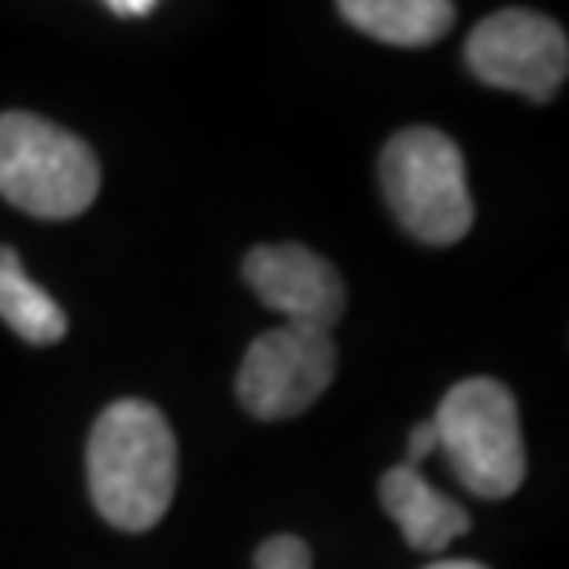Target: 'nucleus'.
Here are the masks:
<instances>
[{
	"mask_svg": "<svg viewBox=\"0 0 569 569\" xmlns=\"http://www.w3.org/2000/svg\"><path fill=\"white\" fill-rule=\"evenodd\" d=\"M86 470L100 518L122 532H148L174 499V429L156 403L116 400L89 432Z\"/></svg>",
	"mask_w": 569,
	"mask_h": 569,
	"instance_id": "f257e3e1",
	"label": "nucleus"
},
{
	"mask_svg": "<svg viewBox=\"0 0 569 569\" xmlns=\"http://www.w3.org/2000/svg\"><path fill=\"white\" fill-rule=\"evenodd\" d=\"M100 192L97 152L30 111L0 116V197L44 222L78 219Z\"/></svg>",
	"mask_w": 569,
	"mask_h": 569,
	"instance_id": "f03ea898",
	"label": "nucleus"
},
{
	"mask_svg": "<svg viewBox=\"0 0 569 569\" xmlns=\"http://www.w3.org/2000/svg\"><path fill=\"white\" fill-rule=\"evenodd\" d=\"M437 448L455 477L481 499H507L526 481V440L518 403L503 381L466 378L443 396L432 418Z\"/></svg>",
	"mask_w": 569,
	"mask_h": 569,
	"instance_id": "7ed1b4c3",
	"label": "nucleus"
},
{
	"mask_svg": "<svg viewBox=\"0 0 569 569\" xmlns=\"http://www.w3.org/2000/svg\"><path fill=\"white\" fill-rule=\"evenodd\" d=\"M381 186L392 214L422 244H455L473 226L466 159L448 133L400 130L381 152Z\"/></svg>",
	"mask_w": 569,
	"mask_h": 569,
	"instance_id": "20e7f679",
	"label": "nucleus"
},
{
	"mask_svg": "<svg viewBox=\"0 0 569 569\" xmlns=\"http://www.w3.org/2000/svg\"><path fill=\"white\" fill-rule=\"evenodd\" d=\"M466 63L485 86L529 100H551L566 82L569 41L555 19L529 8H507L481 19L466 41Z\"/></svg>",
	"mask_w": 569,
	"mask_h": 569,
	"instance_id": "39448f33",
	"label": "nucleus"
},
{
	"mask_svg": "<svg viewBox=\"0 0 569 569\" xmlns=\"http://www.w3.org/2000/svg\"><path fill=\"white\" fill-rule=\"evenodd\" d=\"M337 345L322 329L281 326L252 340L237 373V396L256 418H296L333 385Z\"/></svg>",
	"mask_w": 569,
	"mask_h": 569,
	"instance_id": "423d86ee",
	"label": "nucleus"
},
{
	"mask_svg": "<svg viewBox=\"0 0 569 569\" xmlns=\"http://www.w3.org/2000/svg\"><path fill=\"white\" fill-rule=\"evenodd\" d=\"M244 281L270 311L284 315V326L329 333L348 307L337 267L303 244H259L244 259Z\"/></svg>",
	"mask_w": 569,
	"mask_h": 569,
	"instance_id": "0eeeda50",
	"label": "nucleus"
},
{
	"mask_svg": "<svg viewBox=\"0 0 569 569\" xmlns=\"http://www.w3.org/2000/svg\"><path fill=\"white\" fill-rule=\"evenodd\" d=\"M378 496L389 518L400 526L403 540L411 543L415 551L426 555H440L451 540H459L470 532V515L466 507L455 503L451 496H443L440 488H432L415 466H392L389 473L381 477Z\"/></svg>",
	"mask_w": 569,
	"mask_h": 569,
	"instance_id": "6e6552de",
	"label": "nucleus"
},
{
	"mask_svg": "<svg viewBox=\"0 0 569 569\" xmlns=\"http://www.w3.org/2000/svg\"><path fill=\"white\" fill-rule=\"evenodd\" d=\"M340 16L400 49H426L455 27V4L448 0H345Z\"/></svg>",
	"mask_w": 569,
	"mask_h": 569,
	"instance_id": "1a4fd4ad",
	"label": "nucleus"
},
{
	"mask_svg": "<svg viewBox=\"0 0 569 569\" xmlns=\"http://www.w3.org/2000/svg\"><path fill=\"white\" fill-rule=\"evenodd\" d=\"M0 318L30 345H56L67 333L63 307L38 281H30L8 244H0Z\"/></svg>",
	"mask_w": 569,
	"mask_h": 569,
	"instance_id": "9d476101",
	"label": "nucleus"
},
{
	"mask_svg": "<svg viewBox=\"0 0 569 569\" xmlns=\"http://www.w3.org/2000/svg\"><path fill=\"white\" fill-rule=\"evenodd\" d=\"M256 569H311V548L300 537H270L259 543Z\"/></svg>",
	"mask_w": 569,
	"mask_h": 569,
	"instance_id": "9b49d317",
	"label": "nucleus"
},
{
	"mask_svg": "<svg viewBox=\"0 0 569 569\" xmlns=\"http://www.w3.org/2000/svg\"><path fill=\"white\" fill-rule=\"evenodd\" d=\"M437 451V429H432V422H422L411 429V440H407V466H422L429 455Z\"/></svg>",
	"mask_w": 569,
	"mask_h": 569,
	"instance_id": "f8f14e48",
	"label": "nucleus"
},
{
	"mask_svg": "<svg viewBox=\"0 0 569 569\" xmlns=\"http://www.w3.org/2000/svg\"><path fill=\"white\" fill-rule=\"evenodd\" d=\"M108 8H111V16H122V19H141L156 11L152 0H111Z\"/></svg>",
	"mask_w": 569,
	"mask_h": 569,
	"instance_id": "ddd939ff",
	"label": "nucleus"
},
{
	"mask_svg": "<svg viewBox=\"0 0 569 569\" xmlns=\"http://www.w3.org/2000/svg\"><path fill=\"white\" fill-rule=\"evenodd\" d=\"M426 569H485L481 562H466V559H448V562H432Z\"/></svg>",
	"mask_w": 569,
	"mask_h": 569,
	"instance_id": "4468645a",
	"label": "nucleus"
}]
</instances>
